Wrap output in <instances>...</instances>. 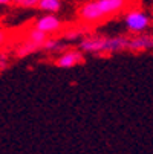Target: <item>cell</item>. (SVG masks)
<instances>
[{
    "mask_svg": "<svg viewBox=\"0 0 153 154\" xmlns=\"http://www.w3.org/2000/svg\"><path fill=\"white\" fill-rule=\"evenodd\" d=\"M129 5V0H89L80 6L78 17L84 23L94 25L110 15L121 12Z\"/></svg>",
    "mask_w": 153,
    "mask_h": 154,
    "instance_id": "6da1fadb",
    "label": "cell"
},
{
    "mask_svg": "<svg viewBox=\"0 0 153 154\" xmlns=\"http://www.w3.org/2000/svg\"><path fill=\"white\" fill-rule=\"evenodd\" d=\"M124 23L129 32L132 34H142L150 28L151 20L148 14L142 9H130L126 17H124Z\"/></svg>",
    "mask_w": 153,
    "mask_h": 154,
    "instance_id": "7a4b0ae2",
    "label": "cell"
},
{
    "mask_svg": "<svg viewBox=\"0 0 153 154\" xmlns=\"http://www.w3.org/2000/svg\"><path fill=\"white\" fill-rule=\"evenodd\" d=\"M84 63V52L80 49V51H66L63 52L57 60H55V66L60 69H71V67H75L78 64H83Z\"/></svg>",
    "mask_w": 153,
    "mask_h": 154,
    "instance_id": "3957f363",
    "label": "cell"
},
{
    "mask_svg": "<svg viewBox=\"0 0 153 154\" xmlns=\"http://www.w3.org/2000/svg\"><path fill=\"white\" fill-rule=\"evenodd\" d=\"M32 28H37V29H40L43 32H46L48 35H52V34L58 32L63 28V21L57 15L49 12L48 15H43L38 20H35V23H34Z\"/></svg>",
    "mask_w": 153,
    "mask_h": 154,
    "instance_id": "277c9868",
    "label": "cell"
},
{
    "mask_svg": "<svg viewBox=\"0 0 153 154\" xmlns=\"http://www.w3.org/2000/svg\"><path fill=\"white\" fill-rule=\"evenodd\" d=\"M80 49L84 54H104L106 49V37L104 35H92L86 37L80 43Z\"/></svg>",
    "mask_w": 153,
    "mask_h": 154,
    "instance_id": "5b68a950",
    "label": "cell"
},
{
    "mask_svg": "<svg viewBox=\"0 0 153 154\" xmlns=\"http://www.w3.org/2000/svg\"><path fill=\"white\" fill-rule=\"evenodd\" d=\"M129 51L132 52H144L153 51V35L150 34H135L129 38Z\"/></svg>",
    "mask_w": 153,
    "mask_h": 154,
    "instance_id": "8992f818",
    "label": "cell"
},
{
    "mask_svg": "<svg viewBox=\"0 0 153 154\" xmlns=\"http://www.w3.org/2000/svg\"><path fill=\"white\" fill-rule=\"evenodd\" d=\"M38 49H41V45H38V43H35V41L26 38L23 43H20V45L17 46V49H15V57H17V58H25V57H28V55L37 52Z\"/></svg>",
    "mask_w": 153,
    "mask_h": 154,
    "instance_id": "52a82bcc",
    "label": "cell"
},
{
    "mask_svg": "<svg viewBox=\"0 0 153 154\" xmlns=\"http://www.w3.org/2000/svg\"><path fill=\"white\" fill-rule=\"evenodd\" d=\"M38 8L45 12H58L61 9V0H40Z\"/></svg>",
    "mask_w": 153,
    "mask_h": 154,
    "instance_id": "ba28073f",
    "label": "cell"
},
{
    "mask_svg": "<svg viewBox=\"0 0 153 154\" xmlns=\"http://www.w3.org/2000/svg\"><path fill=\"white\" fill-rule=\"evenodd\" d=\"M26 38H29V40L38 43V45H41V49H43V45H45V41L49 38V35H48L46 32L37 29V28H32V29L28 32V37H26Z\"/></svg>",
    "mask_w": 153,
    "mask_h": 154,
    "instance_id": "9c48e42d",
    "label": "cell"
},
{
    "mask_svg": "<svg viewBox=\"0 0 153 154\" xmlns=\"http://www.w3.org/2000/svg\"><path fill=\"white\" fill-rule=\"evenodd\" d=\"M43 49H45L46 52H60L64 49L63 43L57 38H48L45 41V45H43Z\"/></svg>",
    "mask_w": 153,
    "mask_h": 154,
    "instance_id": "30bf717a",
    "label": "cell"
},
{
    "mask_svg": "<svg viewBox=\"0 0 153 154\" xmlns=\"http://www.w3.org/2000/svg\"><path fill=\"white\" fill-rule=\"evenodd\" d=\"M14 3L20 8H34L38 6L40 0H14Z\"/></svg>",
    "mask_w": 153,
    "mask_h": 154,
    "instance_id": "8fae6325",
    "label": "cell"
},
{
    "mask_svg": "<svg viewBox=\"0 0 153 154\" xmlns=\"http://www.w3.org/2000/svg\"><path fill=\"white\" fill-rule=\"evenodd\" d=\"M6 41H8V31L0 28V48H2L3 45H6Z\"/></svg>",
    "mask_w": 153,
    "mask_h": 154,
    "instance_id": "7c38bea8",
    "label": "cell"
},
{
    "mask_svg": "<svg viewBox=\"0 0 153 154\" xmlns=\"http://www.w3.org/2000/svg\"><path fill=\"white\" fill-rule=\"evenodd\" d=\"M81 34H80V31H69L68 34H66V38L68 40H75V38H78Z\"/></svg>",
    "mask_w": 153,
    "mask_h": 154,
    "instance_id": "4fadbf2b",
    "label": "cell"
},
{
    "mask_svg": "<svg viewBox=\"0 0 153 154\" xmlns=\"http://www.w3.org/2000/svg\"><path fill=\"white\" fill-rule=\"evenodd\" d=\"M8 67V60H6V57H0V72H2L3 69H6Z\"/></svg>",
    "mask_w": 153,
    "mask_h": 154,
    "instance_id": "5bb4252c",
    "label": "cell"
},
{
    "mask_svg": "<svg viewBox=\"0 0 153 154\" xmlns=\"http://www.w3.org/2000/svg\"><path fill=\"white\" fill-rule=\"evenodd\" d=\"M9 3H14V0H0V5H9Z\"/></svg>",
    "mask_w": 153,
    "mask_h": 154,
    "instance_id": "9a60e30c",
    "label": "cell"
}]
</instances>
